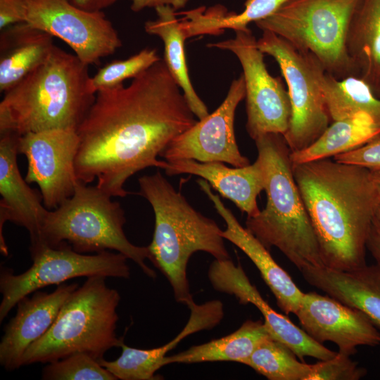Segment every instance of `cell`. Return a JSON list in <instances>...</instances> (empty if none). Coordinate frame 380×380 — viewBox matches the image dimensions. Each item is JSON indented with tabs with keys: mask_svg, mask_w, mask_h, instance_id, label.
I'll list each match as a JSON object with an SVG mask.
<instances>
[{
	"mask_svg": "<svg viewBox=\"0 0 380 380\" xmlns=\"http://www.w3.org/2000/svg\"><path fill=\"white\" fill-rule=\"evenodd\" d=\"M197 120L163 59L123 83L99 90L77 129L80 143L75 166L77 179L112 197L129 193L124 185L137 172L165 169L157 158Z\"/></svg>",
	"mask_w": 380,
	"mask_h": 380,
	"instance_id": "6da1fadb",
	"label": "cell"
},
{
	"mask_svg": "<svg viewBox=\"0 0 380 380\" xmlns=\"http://www.w3.org/2000/svg\"><path fill=\"white\" fill-rule=\"evenodd\" d=\"M293 172L324 266L350 271L366 265L380 203L370 170L325 158L293 165Z\"/></svg>",
	"mask_w": 380,
	"mask_h": 380,
	"instance_id": "7a4b0ae2",
	"label": "cell"
},
{
	"mask_svg": "<svg viewBox=\"0 0 380 380\" xmlns=\"http://www.w3.org/2000/svg\"><path fill=\"white\" fill-rule=\"evenodd\" d=\"M90 78L89 65L55 45L43 63L4 93L0 132L77 130L95 99Z\"/></svg>",
	"mask_w": 380,
	"mask_h": 380,
	"instance_id": "3957f363",
	"label": "cell"
},
{
	"mask_svg": "<svg viewBox=\"0 0 380 380\" xmlns=\"http://www.w3.org/2000/svg\"><path fill=\"white\" fill-rule=\"evenodd\" d=\"M139 194L151 204L154 232L148 246L150 261L168 280L177 302H194L186 274L191 256L206 252L215 260L231 259L222 229L215 220L196 210L186 198L157 171L139 180Z\"/></svg>",
	"mask_w": 380,
	"mask_h": 380,
	"instance_id": "277c9868",
	"label": "cell"
},
{
	"mask_svg": "<svg viewBox=\"0 0 380 380\" xmlns=\"http://www.w3.org/2000/svg\"><path fill=\"white\" fill-rule=\"evenodd\" d=\"M254 141L265 172L267 203L257 215L247 217L246 228L267 249L277 248L300 271L324 266L283 134L266 133Z\"/></svg>",
	"mask_w": 380,
	"mask_h": 380,
	"instance_id": "5b68a950",
	"label": "cell"
},
{
	"mask_svg": "<svg viewBox=\"0 0 380 380\" xmlns=\"http://www.w3.org/2000/svg\"><path fill=\"white\" fill-rule=\"evenodd\" d=\"M106 277L93 276L68 298L51 328L25 352L22 366L49 363L75 353L97 360L110 348L120 347L116 334L119 292Z\"/></svg>",
	"mask_w": 380,
	"mask_h": 380,
	"instance_id": "8992f818",
	"label": "cell"
},
{
	"mask_svg": "<svg viewBox=\"0 0 380 380\" xmlns=\"http://www.w3.org/2000/svg\"><path fill=\"white\" fill-rule=\"evenodd\" d=\"M96 186L79 182L73 195L44 220L40 243L31 257L46 247L67 243L80 253L115 251L134 261L151 278L156 272L146 263L151 258L148 246L132 243L125 234V212L118 202Z\"/></svg>",
	"mask_w": 380,
	"mask_h": 380,
	"instance_id": "52a82bcc",
	"label": "cell"
},
{
	"mask_svg": "<svg viewBox=\"0 0 380 380\" xmlns=\"http://www.w3.org/2000/svg\"><path fill=\"white\" fill-rule=\"evenodd\" d=\"M359 1L290 0L255 25L283 38L299 51L312 55L333 77L340 80L357 76L346 41Z\"/></svg>",
	"mask_w": 380,
	"mask_h": 380,
	"instance_id": "ba28073f",
	"label": "cell"
},
{
	"mask_svg": "<svg viewBox=\"0 0 380 380\" xmlns=\"http://www.w3.org/2000/svg\"><path fill=\"white\" fill-rule=\"evenodd\" d=\"M257 45L277 61L286 82L291 113L283 136L291 152L300 151L315 142L331 120L320 85L325 70L312 55L270 31H262Z\"/></svg>",
	"mask_w": 380,
	"mask_h": 380,
	"instance_id": "9c48e42d",
	"label": "cell"
},
{
	"mask_svg": "<svg viewBox=\"0 0 380 380\" xmlns=\"http://www.w3.org/2000/svg\"><path fill=\"white\" fill-rule=\"evenodd\" d=\"M31 258L32 265L20 274H15L11 269L1 268L0 322L20 299L47 286L59 285L81 277H130L128 258L118 252L84 254L63 242L55 247H46Z\"/></svg>",
	"mask_w": 380,
	"mask_h": 380,
	"instance_id": "30bf717a",
	"label": "cell"
},
{
	"mask_svg": "<svg viewBox=\"0 0 380 380\" xmlns=\"http://www.w3.org/2000/svg\"><path fill=\"white\" fill-rule=\"evenodd\" d=\"M232 52L243 69L246 101V130L254 140L266 133L284 134L291 118L288 91L279 77L268 72L264 53L258 49L251 30L235 31V37L207 44Z\"/></svg>",
	"mask_w": 380,
	"mask_h": 380,
	"instance_id": "8fae6325",
	"label": "cell"
},
{
	"mask_svg": "<svg viewBox=\"0 0 380 380\" xmlns=\"http://www.w3.org/2000/svg\"><path fill=\"white\" fill-rule=\"evenodd\" d=\"M25 23L63 41L89 66L122 45L103 11L83 10L70 0H27Z\"/></svg>",
	"mask_w": 380,
	"mask_h": 380,
	"instance_id": "7c38bea8",
	"label": "cell"
},
{
	"mask_svg": "<svg viewBox=\"0 0 380 380\" xmlns=\"http://www.w3.org/2000/svg\"><path fill=\"white\" fill-rule=\"evenodd\" d=\"M79 143L74 129L27 132L19 137L18 153L27 160L25 179L39 186L43 204L49 210L70 198L80 182L75 166Z\"/></svg>",
	"mask_w": 380,
	"mask_h": 380,
	"instance_id": "4fadbf2b",
	"label": "cell"
},
{
	"mask_svg": "<svg viewBox=\"0 0 380 380\" xmlns=\"http://www.w3.org/2000/svg\"><path fill=\"white\" fill-rule=\"evenodd\" d=\"M245 95L241 74L232 82L220 106L175 137L160 156L166 161L191 159L202 163H227L234 167L251 164L241 153L234 132L236 110Z\"/></svg>",
	"mask_w": 380,
	"mask_h": 380,
	"instance_id": "5bb4252c",
	"label": "cell"
},
{
	"mask_svg": "<svg viewBox=\"0 0 380 380\" xmlns=\"http://www.w3.org/2000/svg\"><path fill=\"white\" fill-rule=\"evenodd\" d=\"M295 315L314 340L322 344L331 341L338 352L350 356L358 346L380 345L379 330L365 315L328 295L304 293Z\"/></svg>",
	"mask_w": 380,
	"mask_h": 380,
	"instance_id": "9a60e30c",
	"label": "cell"
},
{
	"mask_svg": "<svg viewBox=\"0 0 380 380\" xmlns=\"http://www.w3.org/2000/svg\"><path fill=\"white\" fill-rule=\"evenodd\" d=\"M20 136L11 131L0 132V249L5 256L8 255L3 235L5 222L10 221L28 231L32 253L39 246L42 226L49 210L42 205L41 194L20 175L17 163Z\"/></svg>",
	"mask_w": 380,
	"mask_h": 380,
	"instance_id": "2e32d148",
	"label": "cell"
},
{
	"mask_svg": "<svg viewBox=\"0 0 380 380\" xmlns=\"http://www.w3.org/2000/svg\"><path fill=\"white\" fill-rule=\"evenodd\" d=\"M208 277L216 291L234 296L241 304L255 305L262 315L270 336L289 348L300 360L305 357L319 359L323 356L324 346L272 309L251 283L239 262L235 265L231 259L215 260L209 267Z\"/></svg>",
	"mask_w": 380,
	"mask_h": 380,
	"instance_id": "e0dca14e",
	"label": "cell"
},
{
	"mask_svg": "<svg viewBox=\"0 0 380 380\" xmlns=\"http://www.w3.org/2000/svg\"><path fill=\"white\" fill-rule=\"evenodd\" d=\"M77 287L76 283H63L51 293L38 290L17 303V312L5 326L0 342V364L6 370L22 366L26 350L51 328L64 303Z\"/></svg>",
	"mask_w": 380,
	"mask_h": 380,
	"instance_id": "ac0fdd59",
	"label": "cell"
},
{
	"mask_svg": "<svg viewBox=\"0 0 380 380\" xmlns=\"http://www.w3.org/2000/svg\"><path fill=\"white\" fill-rule=\"evenodd\" d=\"M197 183L226 223L227 227L222 231V236L241 249L254 263L274 296L278 307L286 314L295 315L304 293L290 275L275 262L269 249L246 227L240 224L232 212L220 200L219 195L212 192L209 183L203 179H198Z\"/></svg>",
	"mask_w": 380,
	"mask_h": 380,
	"instance_id": "d6986e66",
	"label": "cell"
},
{
	"mask_svg": "<svg viewBox=\"0 0 380 380\" xmlns=\"http://www.w3.org/2000/svg\"><path fill=\"white\" fill-rule=\"evenodd\" d=\"M164 170L170 176L190 174L206 180L211 188L233 202L248 217H254L260 211L257 197L265 188V172L258 158L253 164L234 167L222 162L177 160L167 161Z\"/></svg>",
	"mask_w": 380,
	"mask_h": 380,
	"instance_id": "ffe728a7",
	"label": "cell"
},
{
	"mask_svg": "<svg viewBox=\"0 0 380 380\" xmlns=\"http://www.w3.org/2000/svg\"><path fill=\"white\" fill-rule=\"evenodd\" d=\"M304 279L327 295L361 311L380 331V264L350 271L312 267L300 271Z\"/></svg>",
	"mask_w": 380,
	"mask_h": 380,
	"instance_id": "44dd1931",
	"label": "cell"
},
{
	"mask_svg": "<svg viewBox=\"0 0 380 380\" xmlns=\"http://www.w3.org/2000/svg\"><path fill=\"white\" fill-rule=\"evenodd\" d=\"M54 46L52 36L25 22L1 30L0 91L10 89L43 63Z\"/></svg>",
	"mask_w": 380,
	"mask_h": 380,
	"instance_id": "7402d4cb",
	"label": "cell"
},
{
	"mask_svg": "<svg viewBox=\"0 0 380 380\" xmlns=\"http://www.w3.org/2000/svg\"><path fill=\"white\" fill-rule=\"evenodd\" d=\"M346 46L357 76L380 98V0H360L348 27Z\"/></svg>",
	"mask_w": 380,
	"mask_h": 380,
	"instance_id": "603a6c76",
	"label": "cell"
},
{
	"mask_svg": "<svg viewBox=\"0 0 380 380\" xmlns=\"http://www.w3.org/2000/svg\"><path fill=\"white\" fill-rule=\"evenodd\" d=\"M157 18L147 20L144 30L151 35L158 37L164 44V61L167 68L182 89L196 117L201 120L209 115L208 109L198 96L191 83L187 68L184 42L186 39L177 11L170 6L155 8Z\"/></svg>",
	"mask_w": 380,
	"mask_h": 380,
	"instance_id": "cb8c5ba5",
	"label": "cell"
},
{
	"mask_svg": "<svg viewBox=\"0 0 380 380\" xmlns=\"http://www.w3.org/2000/svg\"><path fill=\"white\" fill-rule=\"evenodd\" d=\"M380 138V126L365 112L338 120L324 130L310 146L291 152L293 165L329 158Z\"/></svg>",
	"mask_w": 380,
	"mask_h": 380,
	"instance_id": "d4e9b609",
	"label": "cell"
},
{
	"mask_svg": "<svg viewBox=\"0 0 380 380\" xmlns=\"http://www.w3.org/2000/svg\"><path fill=\"white\" fill-rule=\"evenodd\" d=\"M272 337L264 321L246 320L232 334L193 346L177 354L165 356L164 366L171 363L232 361L243 363L265 340Z\"/></svg>",
	"mask_w": 380,
	"mask_h": 380,
	"instance_id": "484cf974",
	"label": "cell"
},
{
	"mask_svg": "<svg viewBox=\"0 0 380 380\" xmlns=\"http://www.w3.org/2000/svg\"><path fill=\"white\" fill-rule=\"evenodd\" d=\"M290 0H246L243 10L227 13L222 7L197 8L182 13L181 27L186 39L203 34H219L226 29L248 31V25L265 19Z\"/></svg>",
	"mask_w": 380,
	"mask_h": 380,
	"instance_id": "4316f807",
	"label": "cell"
},
{
	"mask_svg": "<svg viewBox=\"0 0 380 380\" xmlns=\"http://www.w3.org/2000/svg\"><path fill=\"white\" fill-rule=\"evenodd\" d=\"M320 85L331 120L365 112L380 126V98L363 80L357 76L339 80L325 72Z\"/></svg>",
	"mask_w": 380,
	"mask_h": 380,
	"instance_id": "83f0119b",
	"label": "cell"
},
{
	"mask_svg": "<svg viewBox=\"0 0 380 380\" xmlns=\"http://www.w3.org/2000/svg\"><path fill=\"white\" fill-rule=\"evenodd\" d=\"M296 357L286 345L270 337L242 364L270 380H308L311 365L298 360Z\"/></svg>",
	"mask_w": 380,
	"mask_h": 380,
	"instance_id": "f1b7e54d",
	"label": "cell"
},
{
	"mask_svg": "<svg viewBox=\"0 0 380 380\" xmlns=\"http://www.w3.org/2000/svg\"><path fill=\"white\" fill-rule=\"evenodd\" d=\"M160 59L156 49L145 48L127 58L113 61L91 76V89L96 93L99 90L122 84L127 79H133Z\"/></svg>",
	"mask_w": 380,
	"mask_h": 380,
	"instance_id": "f546056e",
	"label": "cell"
},
{
	"mask_svg": "<svg viewBox=\"0 0 380 380\" xmlns=\"http://www.w3.org/2000/svg\"><path fill=\"white\" fill-rule=\"evenodd\" d=\"M43 368L44 380H117L99 360L85 353H75L49 363Z\"/></svg>",
	"mask_w": 380,
	"mask_h": 380,
	"instance_id": "4dcf8cb0",
	"label": "cell"
},
{
	"mask_svg": "<svg viewBox=\"0 0 380 380\" xmlns=\"http://www.w3.org/2000/svg\"><path fill=\"white\" fill-rule=\"evenodd\" d=\"M367 374L350 355L338 352L331 358L311 365L308 380H358Z\"/></svg>",
	"mask_w": 380,
	"mask_h": 380,
	"instance_id": "1f68e13d",
	"label": "cell"
},
{
	"mask_svg": "<svg viewBox=\"0 0 380 380\" xmlns=\"http://www.w3.org/2000/svg\"><path fill=\"white\" fill-rule=\"evenodd\" d=\"M336 162L365 167L370 171L380 170V138L360 147L334 157Z\"/></svg>",
	"mask_w": 380,
	"mask_h": 380,
	"instance_id": "d6a6232c",
	"label": "cell"
},
{
	"mask_svg": "<svg viewBox=\"0 0 380 380\" xmlns=\"http://www.w3.org/2000/svg\"><path fill=\"white\" fill-rule=\"evenodd\" d=\"M27 0H0V30L25 22Z\"/></svg>",
	"mask_w": 380,
	"mask_h": 380,
	"instance_id": "836d02e7",
	"label": "cell"
},
{
	"mask_svg": "<svg viewBox=\"0 0 380 380\" xmlns=\"http://www.w3.org/2000/svg\"><path fill=\"white\" fill-rule=\"evenodd\" d=\"M130 8L134 12H139L146 8H156L162 6H170L175 11L184 8L190 0H129Z\"/></svg>",
	"mask_w": 380,
	"mask_h": 380,
	"instance_id": "e575fe53",
	"label": "cell"
},
{
	"mask_svg": "<svg viewBox=\"0 0 380 380\" xmlns=\"http://www.w3.org/2000/svg\"><path fill=\"white\" fill-rule=\"evenodd\" d=\"M77 7L85 11L96 12L113 5L119 0H70Z\"/></svg>",
	"mask_w": 380,
	"mask_h": 380,
	"instance_id": "d590c367",
	"label": "cell"
},
{
	"mask_svg": "<svg viewBox=\"0 0 380 380\" xmlns=\"http://www.w3.org/2000/svg\"><path fill=\"white\" fill-rule=\"evenodd\" d=\"M367 248L376 262L380 264V234L373 226L367 241Z\"/></svg>",
	"mask_w": 380,
	"mask_h": 380,
	"instance_id": "8d00e7d4",
	"label": "cell"
},
{
	"mask_svg": "<svg viewBox=\"0 0 380 380\" xmlns=\"http://www.w3.org/2000/svg\"><path fill=\"white\" fill-rule=\"evenodd\" d=\"M373 227L380 234V203L374 215Z\"/></svg>",
	"mask_w": 380,
	"mask_h": 380,
	"instance_id": "74e56055",
	"label": "cell"
},
{
	"mask_svg": "<svg viewBox=\"0 0 380 380\" xmlns=\"http://www.w3.org/2000/svg\"><path fill=\"white\" fill-rule=\"evenodd\" d=\"M372 179L380 194V170L370 171Z\"/></svg>",
	"mask_w": 380,
	"mask_h": 380,
	"instance_id": "f35d334b",
	"label": "cell"
}]
</instances>
